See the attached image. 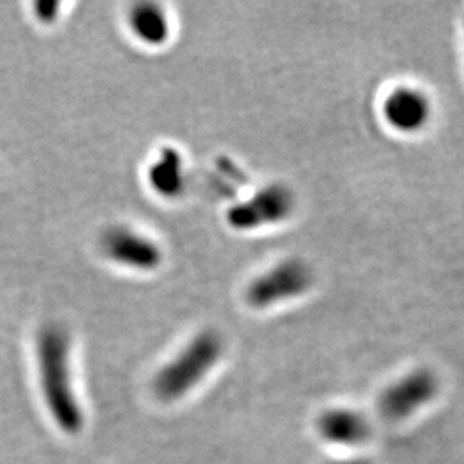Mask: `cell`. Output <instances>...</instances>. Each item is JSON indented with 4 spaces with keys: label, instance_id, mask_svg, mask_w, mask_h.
I'll return each instance as SVG.
<instances>
[{
    "label": "cell",
    "instance_id": "6da1fadb",
    "mask_svg": "<svg viewBox=\"0 0 464 464\" xmlns=\"http://www.w3.org/2000/svg\"><path fill=\"white\" fill-rule=\"evenodd\" d=\"M38 363L50 413L63 430L76 433L83 425V415L71 387L69 335L63 327L49 325L40 332Z\"/></svg>",
    "mask_w": 464,
    "mask_h": 464
},
{
    "label": "cell",
    "instance_id": "7a4b0ae2",
    "mask_svg": "<svg viewBox=\"0 0 464 464\" xmlns=\"http://www.w3.org/2000/svg\"><path fill=\"white\" fill-rule=\"evenodd\" d=\"M222 353V343L214 332L195 337L183 353L157 375L155 392L162 399L183 396L198 383L207 372L216 365Z\"/></svg>",
    "mask_w": 464,
    "mask_h": 464
},
{
    "label": "cell",
    "instance_id": "3957f363",
    "mask_svg": "<svg viewBox=\"0 0 464 464\" xmlns=\"http://www.w3.org/2000/svg\"><path fill=\"white\" fill-rule=\"evenodd\" d=\"M315 282L312 266L299 258H285L249 282L246 301L264 310L306 295Z\"/></svg>",
    "mask_w": 464,
    "mask_h": 464
},
{
    "label": "cell",
    "instance_id": "277c9868",
    "mask_svg": "<svg viewBox=\"0 0 464 464\" xmlns=\"http://www.w3.org/2000/svg\"><path fill=\"white\" fill-rule=\"evenodd\" d=\"M295 193L285 184H270L231 208L227 220L232 227L241 231L258 229L284 222L295 212Z\"/></svg>",
    "mask_w": 464,
    "mask_h": 464
},
{
    "label": "cell",
    "instance_id": "5b68a950",
    "mask_svg": "<svg viewBox=\"0 0 464 464\" xmlns=\"http://www.w3.org/2000/svg\"><path fill=\"white\" fill-rule=\"evenodd\" d=\"M431 100L423 90L401 84L391 90L382 102V117L389 128L402 134L423 131L430 122Z\"/></svg>",
    "mask_w": 464,
    "mask_h": 464
},
{
    "label": "cell",
    "instance_id": "8992f818",
    "mask_svg": "<svg viewBox=\"0 0 464 464\" xmlns=\"http://www.w3.org/2000/svg\"><path fill=\"white\" fill-rule=\"evenodd\" d=\"M439 382L430 370H416L383 391L381 410L391 420H401L427 404L437 392Z\"/></svg>",
    "mask_w": 464,
    "mask_h": 464
},
{
    "label": "cell",
    "instance_id": "52a82bcc",
    "mask_svg": "<svg viewBox=\"0 0 464 464\" xmlns=\"http://www.w3.org/2000/svg\"><path fill=\"white\" fill-rule=\"evenodd\" d=\"M102 249L117 264L150 270L160 264V248L149 237L126 227H112L102 236Z\"/></svg>",
    "mask_w": 464,
    "mask_h": 464
},
{
    "label": "cell",
    "instance_id": "ba28073f",
    "mask_svg": "<svg viewBox=\"0 0 464 464\" xmlns=\"http://www.w3.org/2000/svg\"><path fill=\"white\" fill-rule=\"evenodd\" d=\"M318 427L327 440L343 446H354L363 442L368 431L363 416L349 410H334L325 413Z\"/></svg>",
    "mask_w": 464,
    "mask_h": 464
},
{
    "label": "cell",
    "instance_id": "9c48e42d",
    "mask_svg": "<svg viewBox=\"0 0 464 464\" xmlns=\"http://www.w3.org/2000/svg\"><path fill=\"white\" fill-rule=\"evenodd\" d=\"M130 23L134 34L150 45H159L169 36L166 13L157 4L134 5Z\"/></svg>",
    "mask_w": 464,
    "mask_h": 464
},
{
    "label": "cell",
    "instance_id": "30bf717a",
    "mask_svg": "<svg viewBox=\"0 0 464 464\" xmlns=\"http://www.w3.org/2000/svg\"><path fill=\"white\" fill-rule=\"evenodd\" d=\"M150 183L164 197H174L183 188V162L176 150H164L150 170Z\"/></svg>",
    "mask_w": 464,
    "mask_h": 464
},
{
    "label": "cell",
    "instance_id": "8fae6325",
    "mask_svg": "<svg viewBox=\"0 0 464 464\" xmlns=\"http://www.w3.org/2000/svg\"><path fill=\"white\" fill-rule=\"evenodd\" d=\"M346 464H362V463H346Z\"/></svg>",
    "mask_w": 464,
    "mask_h": 464
}]
</instances>
